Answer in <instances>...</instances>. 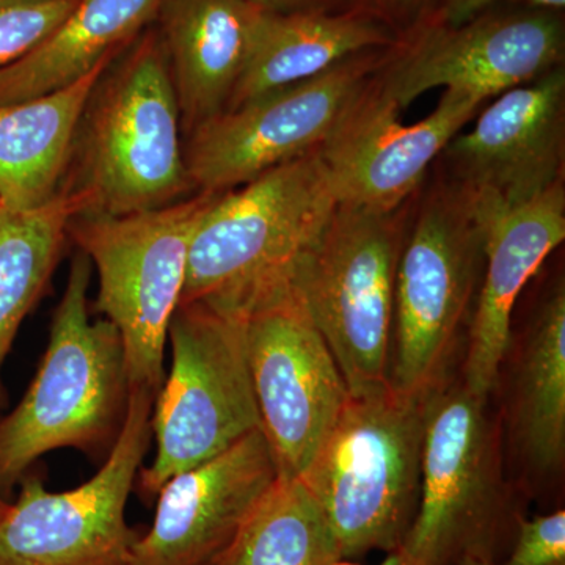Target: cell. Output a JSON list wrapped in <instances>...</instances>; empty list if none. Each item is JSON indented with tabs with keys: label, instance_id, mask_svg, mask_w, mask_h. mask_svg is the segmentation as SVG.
Wrapping results in <instances>:
<instances>
[{
	"label": "cell",
	"instance_id": "obj_1",
	"mask_svg": "<svg viewBox=\"0 0 565 565\" xmlns=\"http://www.w3.org/2000/svg\"><path fill=\"white\" fill-rule=\"evenodd\" d=\"M128 50L93 88L74 134L61 191L79 200L81 214L159 210L193 192L158 29H145Z\"/></svg>",
	"mask_w": 565,
	"mask_h": 565
},
{
	"label": "cell",
	"instance_id": "obj_2",
	"mask_svg": "<svg viewBox=\"0 0 565 565\" xmlns=\"http://www.w3.org/2000/svg\"><path fill=\"white\" fill-rule=\"evenodd\" d=\"M92 263L77 252L52 316L50 343L21 403L0 415V498L10 501L41 457L71 448L106 459L129 407L125 349L117 327L92 322Z\"/></svg>",
	"mask_w": 565,
	"mask_h": 565
},
{
	"label": "cell",
	"instance_id": "obj_3",
	"mask_svg": "<svg viewBox=\"0 0 565 565\" xmlns=\"http://www.w3.org/2000/svg\"><path fill=\"white\" fill-rule=\"evenodd\" d=\"M337 206L319 150L221 193L193 236L180 305L241 316L296 285Z\"/></svg>",
	"mask_w": 565,
	"mask_h": 565
},
{
	"label": "cell",
	"instance_id": "obj_4",
	"mask_svg": "<svg viewBox=\"0 0 565 565\" xmlns=\"http://www.w3.org/2000/svg\"><path fill=\"white\" fill-rule=\"evenodd\" d=\"M426 401L390 385L351 394L300 476L321 505L343 561L396 552L414 525Z\"/></svg>",
	"mask_w": 565,
	"mask_h": 565
},
{
	"label": "cell",
	"instance_id": "obj_5",
	"mask_svg": "<svg viewBox=\"0 0 565 565\" xmlns=\"http://www.w3.org/2000/svg\"><path fill=\"white\" fill-rule=\"evenodd\" d=\"M218 195L195 192L159 210L70 221L68 239L98 273L96 311L120 333L131 390H161L193 236Z\"/></svg>",
	"mask_w": 565,
	"mask_h": 565
},
{
	"label": "cell",
	"instance_id": "obj_6",
	"mask_svg": "<svg viewBox=\"0 0 565 565\" xmlns=\"http://www.w3.org/2000/svg\"><path fill=\"white\" fill-rule=\"evenodd\" d=\"M487 403L460 382L427 396L422 492L401 552L412 565L503 563L522 515L509 503Z\"/></svg>",
	"mask_w": 565,
	"mask_h": 565
},
{
	"label": "cell",
	"instance_id": "obj_7",
	"mask_svg": "<svg viewBox=\"0 0 565 565\" xmlns=\"http://www.w3.org/2000/svg\"><path fill=\"white\" fill-rule=\"evenodd\" d=\"M167 343L172 366L151 412L156 455L136 481L147 505L174 475L262 429L239 316L200 302L180 305Z\"/></svg>",
	"mask_w": 565,
	"mask_h": 565
},
{
	"label": "cell",
	"instance_id": "obj_8",
	"mask_svg": "<svg viewBox=\"0 0 565 565\" xmlns=\"http://www.w3.org/2000/svg\"><path fill=\"white\" fill-rule=\"evenodd\" d=\"M482 269L481 223L448 182L423 204L397 263L388 360L393 390L429 396L444 384Z\"/></svg>",
	"mask_w": 565,
	"mask_h": 565
},
{
	"label": "cell",
	"instance_id": "obj_9",
	"mask_svg": "<svg viewBox=\"0 0 565 565\" xmlns=\"http://www.w3.org/2000/svg\"><path fill=\"white\" fill-rule=\"evenodd\" d=\"M396 212L338 203L296 286L349 393L388 384L394 285L403 250Z\"/></svg>",
	"mask_w": 565,
	"mask_h": 565
},
{
	"label": "cell",
	"instance_id": "obj_10",
	"mask_svg": "<svg viewBox=\"0 0 565 565\" xmlns=\"http://www.w3.org/2000/svg\"><path fill=\"white\" fill-rule=\"evenodd\" d=\"M156 394L131 390L117 444L98 473L66 492H50L29 471L0 520V565H129L140 533L126 505L152 441Z\"/></svg>",
	"mask_w": 565,
	"mask_h": 565
},
{
	"label": "cell",
	"instance_id": "obj_11",
	"mask_svg": "<svg viewBox=\"0 0 565 565\" xmlns=\"http://www.w3.org/2000/svg\"><path fill=\"white\" fill-rule=\"evenodd\" d=\"M382 63L377 52H360L193 129L184 145L192 191H233L280 163L321 150Z\"/></svg>",
	"mask_w": 565,
	"mask_h": 565
},
{
	"label": "cell",
	"instance_id": "obj_12",
	"mask_svg": "<svg viewBox=\"0 0 565 565\" xmlns=\"http://www.w3.org/2000/svg\"><path fill=\"white\" fill-rule=\"evenodd\" d=\"M239 318L278 476L300 478L343 412L348 384L296 285L263 297Z\"/></svg>",
	"mask_w": 565,
	"mask_h": 565
},
{
	"label": "cell",
	"instance_id": "obj_13",
	"mask_svg": "<svg viewBox=\"0 0 565 565\" xmlns=\"http://www.w3.org/2000/svg\"><path fill=\"white\" fill-rule=\"evenodd\" d=\"M441 154L449 184L478 221L514 210L563 181L565 73L556 66L503 93L479 115L470 132Z\"/></svg>",
	"mask_w": 565,
	"mask_h": 565
},
{
	"label": "cell",
	"instance_id": "obj_14",
	"mask_svg": "<svg viewBox=\"0 0 565 565\" xmlns=\"http://www.w3.org/2000/svg\"><path fill=\"white\" fill-rule=\"evenodd\" d=\"M563 22L555 14L479 17L459 25L423 21L375 76L401 110L434 88L490 98L561 66Z\"/></svg>",
	"mask_w": 565,
	"mask_h": 565
},
{
	"label": "cell",
	"instance_id": "obj_15",
	"mask_svg": "<svg viewBox=\"0 0 565 565\" xmlns=\"http://www.w3.org/2000/svg\"><path fill=\"white\" fill-rule=\"evenodd\" d=\"M486 98L446 88L433 114L415 125L371 77L321 154L338 203L396 212L418 188L434 159L475 117Z\"/></svg>",
	"mask_w": 565,
	"mask_h": 565
},
{
	"label": "cell",
	"instance_id": "obj_16",
	"mask_svg": "<svg viewBox=\"0 0 565 565\" xmlns=\"http://www.w3.org/2000/svg\"><path fill=\"white\" fill-rule=\"evenodd\" d=\"M277 478L262 429L174 475L159 490L154 522L129 565H215Z\"/></svg>",
	"mask_w": 565,
	"mask_h": 565
},
{
	"label": "cell",
	"instance_id": "obj_17",
	"mask_svg": "<svg viewBox=\"0 0 565 565\" xmlns=\"http://www.w3.org/2000/svg\"><path fill=\"white\" fill-rule=\"evenodd\" d=\"M484 234V280L476 297L462 384L489 401L511 349L520 292L565 239L564 182L514 210L478 221Z\"/></svg>",
	"mask_w": 565,
	"mask_h": 565
},
{
	"label": "cell",
	"instance_id": "obj_18",
	"mask_svg": "<svg viewBox=\"0 0 565 565\" xmlns=\"http://www.w3.org/2000/svg\"><path fill=\"white\" fill-rule=\"evenodd\" d=\"M267 11L250 0H163L156 21L185 137L228 106Z\"/></svg>",
	"mask_w": 565,
	"mask_h": 565
},
{
	"label": "cell",
	"instance_id": "obj_19",
	"mask_svg": "<svg viewBox=\"0 0 565 565\" xmlns=\"http://www.w3.org/2000/svg\"><path fill=\"white\" fill-rule=\"evenodd\" d=\"M163 0H79L32 51L0 68V106L31 102L76 84L156 21Z\"/></svg>",
	"mask_w": 565,
	"mask_h": 565
},
{
	"label": "cell",
	"instance_id": "obj_20",
	"mask_svg": "<svg viewBox=\"0 0 565 565\" xmlns=\"http://www.w3.org/2000/svg\"><path fill=\"white\" fill-rule=\"evenodd\" d=\"M392 43L394 39L382 22L362 9L337 14L319 9L269 10L226 109Z\"/></svg>",
	"mask_w": 565,
	"mask_h": 565
},
{
	"label": "cell",
	"instance_id": "obj_21",
	"mask_svg": "<svg viewBox=\"0 0 565 565\" xmlns=\"http://www.w3.org/2000/svg\"><path fill=\"white\" fill-rule=\"evenodd\" d=\"M114 62L63 90L0 106V210L32 211L57 195L82 111Z\"/></svg>",
	"mask_w": 565,
	"mask_h": 565
},
{
	"label": "cell",
	"instance_id": "obj_22",
	"mask_svg": "<svg viewBox=\"0 0 565 565\" xmlns=\"http://www.w3.org/2000/svg\"><path fill=\"white\" fill-rule=\"evenodd\" d=\"M511 437L534 475L559 471L565 457V291L542 305L516 363Z\"/></svg>",
	"mask_w": 565,
	"mask_h": 565
},
{
	"label": "cell",
	"instance_id": "obj_23",
	"mask_svg": "<svg viewBox=\"0 0 565 565\" xmlns=\"http://www.w3.org/2000/svg\"><path fill=\"white\" fill-rule=\"evenodd\" d=\"M79 214V200L66 191L36 210H0V415L9 401L3 363L22 322L50 288L70 241V221Z\"/></svg>",
	"mask_w": 565,
	"mask_h": 565
},
{
	"label": "cell",
	"instance_id": "obj_24",
	"mask_svg": "<svg viewBox=\"0 0 565 565\" xmlns=\"http://www.w3.org/2000/svg\"><path fill=\"white\" fill-rule=\"evenodd\" d=\"M321 505L300 478L278 476L215 565H341Z\"/></svg>",
	"mask_w": 565,
	"mask_h": 565
},
{
	"label": "cell",
	"instance_id": "obj_25",
	"mask_svg": "<svg viewBox=\"0 0 565 565\" xmlns=\"http://www.w3.org/2000/svg\"><path fill=\"white\" fill-rule=\"evenodd\" d=\"M79 0H0V68L32 51Z\"/></svg>",
	"mask_w": 565,
	"mask_h": 565
},
{
	"label": "cell",
	"instance_id": "obj_26",
	"mask_svg": "<svg viewBox=\"0 0 565 565\" xmlns=\"http://www.w3.org/2000/svg\"><path fill=\"white\" fill-rule=\"evenodd\" d=\"M500 565H565V512L520 519L511 552Z\"/></svg>",
	"mask_w": 565,
	"mask_h": 565
},
{
	"label": "cell",
	"instance_id": "obj_27",
	"mask_svg": "<svg viewBox=\"0 0 565 565\" xmlns=\"http://www.w3.org/2000/svg\"><path fill=\"white\" fill-rule=\"evenodd\" d=\"M494 2L498 0H444L433 17L427 18L426 21L446 25L463 24V22L479 17L487 7ZM525 2L542 7V9L563 10L565 7V0H525Z\"/></svg>",
	"mask_w": 565,
	"mask_h": 565
},
{
	"label": "cell",
	"instance_id": "obj_28",
	"mask_svg": "<svg viewBox=\"0 0 565 565\" xmlns=\"http://www.w3.org/2000/svg\"><path fill=\"white\" fill-rule=\"evenodd\" d=\"M429 0H364L362 10L381 20H408L422 13Z\"/></svg>",
	"mask_w": 565,
	"mask_h": 565
},
{
	"label": "cell",
	"instance_id": "obj_29",
	"mask_svg": "<svg viewBox=\"0 0 565 565\" xmlns=\"http://www.w3.org/2000/svg\"><path fill=\"white\" fill-rule=\"evenodd\" d=\"M250 2L270 11H296L318 9L315 3L319 0H250Z\"/></svg>",
	"mask_w": 565,
	"mask_h": 565
},
{
	"label": "cell",
	"instance_id": "obj_30",
	"mask_svg": "<svg viewBox=\"0 0 565 565\" xmlns=\"http://www.w3.org/2000/svg\"><path fill=\"white\" fill-rule=\"evenodd\" d=\"M381 565H412L411 561L404 556V553L401 550H396V552L388 553L386 555L384 563Z\"/></svg>",
	"mask_w": 565,
	"mask_h": 565
},
{
	"label": "cell",
	"instance_id": "obj_31",
	"mask_svg": "<svg viewBox=\"0 0 565 565\" xmlns=\"http://www.w3.org/2000/svg\"><path fill=\"white\" fill-rule=\"evenodd\" d=\"M456 565H494L492 563H487V561L482 559H473V557H467V559L460 561Z\"/></svg>",
	"mask_w": 565,
	"mask_h": 565
},
{
	"label": "cell",
	"instance_id": "obj_32",
	"mask_svg": "<svg viewBox=\"0 0 565 565\" xmlns=\"http://www.w3.org/2000/svg\"><path fill=\"white\" fill-rule=\"evenodd\" d=\"M11 508V501H6L3 498H0V520L3 519V516L7 515V512L10 511Z\"/></svg>",
	"mask_w": 565,
	"mask_h": 565
}]
</instances>
